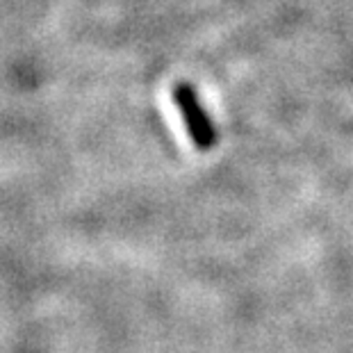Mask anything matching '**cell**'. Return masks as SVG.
Instances as JSON below:
<instances>
[{"label":"cell","mask_w":353,"mask_h":353,"mask_svg":"<svg viewBox=\"0 0 353 353\" xmlns=\"http://www.w3.org/2000/svg\"><path fill=\"white\" fill-rule=\"evenodd\" d=\"M174 101L178 105L180 114L185 119L187 132H190V137L194 139V146L201 148V151H210V148L214 146L216 134H214V128L210 123L208 114L201 108L196 92L183 82V85H178L174 89Z\"/></svg>","instance_id":"1"}]
</instances>
